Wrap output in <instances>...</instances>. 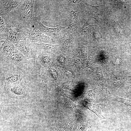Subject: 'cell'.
<instances>
[{"mask_svg": "<svg viewBox=\"0 0 131 131\" xmlns=\"http://www.w3.org/2000/svg\"><path fill=\"white\" fill-rule=\"evenodd\" d=\"M82 104L84 107L95 113L103 121H105V118L102 115L101 113L102 109L104 106V104L92 103L85 101H82Z\"/></svg>", "mask_w": 131, "mask_h": 131, "instance_id": "4fadbf2b", "label": "cell"}, {"mask_svg": "<svg viewBox=\"0 0 131 131\" xmlns=\"http://www.w3.org/2000/svg\"><path fill=\"white\" fill-rule=\"evenodd\" d=\"M25 73L22 69L19 68L9 69L4 72L0 79L6 85L19 83L25 76Z\"/></svg>", "mask_w": 131, "mask_h": 131, "instance_id": "5b68a950", "label": "cell"}, {"mask_svg": "<svg viewBox=\"0 0 131 131\" xmlns=\"http://www.w3.org/2000/svg\"><path fill=\"white\" fill-rule=\"evenodd\" d=\"M51 59V58L49 55L46 54H42L38 55L37 57L35 59V61L36 64L38 66L48 63L50 62Z\"/></svg>", "mask_w": 131, "mask_h": 131, "instance_id": "e0dca14e", "label": "cell"}, {"mask_svg": "<svg viewBox=\"0 0 131 131\" xmlns=\"http://www.w3.org/2000/svg\"><path fill=\"white\" fill-rule=\"evenodd\" d=\"M0 42L1 43L0 47V56L8 57L19 51L14 44L8 39L0 40Z\"/></svg>", "mask_w": 131, "mask_h": 131, "instance_id": "8fae6325", "label": "cell"}, {"mask_svg": "<svg viewBox=\"0 0 131 131\" xmlns=\"http://www.w3.org/2000/svg\"><path fill=\"white\" fill-rule=\"evenodd\" d=\"M32 43L38 55L40 54L54 52L57 50L60 46L59 44H51L42 43Z\"/></svg>", "mask_w": 131, "mask_h": 131, "instance_id": "7c38bea8", "label": "cell"}, {"mask_svg": "<svg viewBox=\"0 0 131 131\" xmlns=\"http://www.w3.org/2000/svg\"><path fill=\"white\" fill-rule=\"evenodd\" d=\"M14 45L19 51L28 59H35L38 56L32 43L29 40L19 41Z\"/></svg>", "mask_w": 131, "mask_h": 131, "instance_id": "8992f818", "label": "cell"}, {"mask_svg": "<svg viewBox=\"0 0 131 131\" xmlns=\"http://www.w3.org/2000/svg\"><path fill=\"white\" fill-rule=\"evenodd\" d=\"M34 0H25L19 6L20 11L26 21L28 29H38V24L34 16L33 8Z\"/></svg>", "mask_w": 131, "mask_h": 131, "instance_id": "7a4b0ae2", "label": "cell"}, {"mask_svg": "<svg viewBox=\"0 0 131 131\" xmlns=\"http://www.w3.org/2000/svg\"><path fill=\"white\" fill-rule=\"evenodd\" d=\"M24 0H0V15L6 16L9 13L21 4Z\"/></svg>", "mask_w": 131, "mask_h": 131, "instance_id": "30bf717a", "label": "cell"}, {"mask_svg": "<svg viewBox=\"0 0 131 131\" xmlns=\"http://www.w3.org/2000/svg\"><path fill=\"white\" fill-rule=\"evenodd\" d=\"M61 93L63 96L71 99L73 101L74 100L73 95L71 92L62 90Z\"/></svg>", "mask_w": 131, "mask_h": 131, "instance_id": "ac0fdd59", "label": "cell"}, {"mask_svg": "<svg viewBox=\"0 0 131 131\" xmlns=\"http://www.w3.org/2000/svg\"><path fill=\"white\" fill-rule=\"evenodd\" d=\"M83 1L74 4L70 7L64 8L63 11L66 13L69 18V26L67 28L69 32H74L80 26L78 22V16L80 13L83 10L84 6Z\"/></svg>", "mask_w": 131, "mask_h": 131, "instance_id": "6da1fadb", "label": "cell"}, {"mask_svg": "<svg viewBox=\"0 0 131 131\" xmlns=\"http://www.w3.org/2000/svg\"><path fill=\"white\" fill-rule=\"evenodd\" d=\"M62 101L65 106L70 110L76 113L83 115L82 109L77 105L66 98H63Z\"/></svg>", "mask_w": 131, "mask_h": 131, "instance_id": "2e32d148", "label": "cell"}, {"mask_svg": "<svg viewBox=\"0 0 131 131\" xmlns=\"http://www.w3.org/2000/svg\"><path fill=\"white\" fill-rule=\"evenodd\" d=\"M35 18L38 24V29L44 34L52 38L56 42L58 41L66 33L65 27L58 25L56 28L47 27L42 24L39 17Z\"/></svg>", "mask_w": 131, "mask_h": 131, "instance_id": "277c9868", "label": "cell"}, {"mask_svg": "<svg viewBox=\"0 0 131 131\" xmlns=\"http://www.w3.org/2000/svg\"><path fill=\"white\" fill-rule=\"evenodd\" d=\"M0 40L8 39L9 27L7 23L6 16L0 15Z\"/></svg>", "mask_w": 131, "mask_h": 131, "instance_id": "5bb4252c", "label": "cell"}, {"mask_svg": "<svg viewBox=\"0 0 131 131\" xmlns=\"http://www.w3.org/2000/svg\"><path fill=\"white\" fill-rule=\"evenodd\" d=\"M4 57L21 69L26 68L29 63L28 59L19 51L10 56Z\"/></svg>", "mask_w": 131, "mask_h": 131, "instance_id": "9c48e42d", "label": "cell"}, {"mask_svg": "<svg viewBox=\"0 0 131 131\" xmlns=\"http://www.w3.org/2000/svg\"><path fill=\"white\" fill-rule=\"evenodd\" d=\"M5 91L7 96L12 99H22L29 95L28 89L22 82L6 85L5 87Z\"/></svg>", "mask_w": 131, "mask_h": 131, "instance_id": "3957f363", "label": "cell"}, {"mask_svg": "<svg viewBox=\"0 0 131 131\" xmlns=\"http://www.w3.org/2000/svg\"><path fill=\"white\" fill-rule=\"evenodd\" d=\"M29 30L28 29H19L10 26L8 39L14 44L25 41L28 37Z\"/></svg>", "mask_w": 131, "mask_h": 131, "instance_id": "ba28073f", "label": "cell"}, {"mask_svg": "<svg viewBox=\"0 0 131 131\" xmlns=\"http://www.w3.org/2000/svg\"><path fill=\"white\" fill-rule=\"evenodd\" d=\"M28 38L31 42H39L45 43L56 44V42L52 38L42 33L38 29L29 30Z\"/></svg>", "mask_w": 131, "mask_h": 131, "instance_id": "52a82bcc", "label": "cell"}, {"mask_svg": "<svg viewBox=\"0 0 131 131\" xmlns=\"http://www.w3.org/2000/svg\"><path fill=\"white\" fill-rule=\"evenodd\" d=\"M91 22V21L89 19L84 25L80 26L74 33L84 35H90L94 29V26Z\"/></svg>", "mask_w": 131, "mask_h": 131, "instance_id": "9a60e30c", "label": "cell"}]
</instances>
